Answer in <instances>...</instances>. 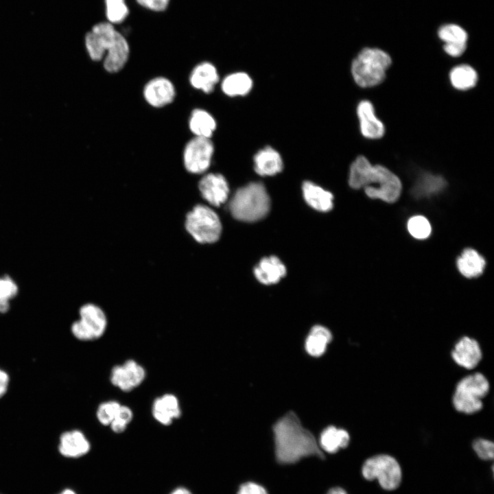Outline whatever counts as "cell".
Returning <instances> with one entry per match:
<instances>
[{"instance_id": "obj_4", "label": "cell", "mask_w": 494, "mask_h": 494, "mask_svg": "<svg viewBox=\"0 0 494 494\" xmlns=\"http://www.w3.org/2000/svg\"><path fill=\"white\" fill-rule=\"evenodd\" d=\"M228 208L232 216L238 220L256 222L268 213L270 197L261 183H250L234 193L228 202Z\"/></svg>"}, {"instance_id": "obj_11", "label": "cell", "mask_w": 494, "mask_h": 494, "mask_svg": "<svg viewBox=\"0 0 494 494\" xmlns=\"http://www.w3.org/2000/svg\"><path fill=\"white\" fill-rule=\"evenodd\" d=\"M201 198L212 207H219L228 199L230 189L226 178L220 173H205L198 183Z\"/></svg>"}, {"instance_id": "obj_15", "label": "cell", "mask_w": 494, "mask_h": 494, "mask_svg": "<svg viewBox=\"0 0 494 494\" xmlns=\"http://www.w3.org/2000/svg\"><path fill=\"white\" fill-rule=\"evenodd\" d=\"M362 134L370 139H378L383 137L385 127L383 122L377 117L374 107L368 100L361 101L357 108Z\"/></svg>"}, {"instance_id": "obj_39", "label": "cell", "mask_w": 494, "mask_h": 494, "mask_svg": "<svg viewBox=\"0 0 494 494\" xmlns=\"http://www.w3.org/2000/svg\"><path fill=\"white\" fill-rule=\"evenodd\" d=\"M325 494H349V493L340 486H333Z\"/></svg>"}, {"instance_id": "obj_30", "label": "cell", "mask_w": 494, "mask_h": 494, "mask_svg": "<svg viewBox=\"0 0 494 494\" xmlns=\"http://www.w3.org/2000/svg\"><path fill=\"white\" fill-rule=\"evenodd\" d=\"M18 292L19 287L10 276L0 277V313L8 312L10 301L16 296Z\"/></svg>"}, {"instance_id": "obj_20", "label": "cell", "mask_w": 494, "mask_h": 494, "mask_svg": "<svg viewBox=\"0 0 494 494\" xmlns=\"http://www.w3.org/2000/svg\"><path fill=\"white\" fill-rule=\"evenodd\" d=\"M254 274L263 284H274L285 276L286 268L277 257L270 256L263 258L255 267Z\"/></svg>"}, {"instance_id": "obj_13", "label": "cell", "mask_w": 494, "mask_h": 494, "mask_svg": "<svg viewBox=\"0 0 494 494\" xmlns=\"http://www.w3.org/2000/svg\"><path fill=\"white\" fill-rule=\"evenodd\" d=\"M144 368L134 360H128L121 365L113 367L111 384L123 392H128L141 385L145 378Z\"/></svg>"}, {"instance_id": "obj_34", "label": "cell", "mask_w": 494, "mask_h": 494, "mask_svg": "<svg viewBox=\"0 0 494 494\" xmlns=\"http://www.w3.org/2000/svg\"><path fill=\"white\" fill-rule=\"evenodd\" d=\"M120 405L116 401H108L99 404L96 412L98 421L104 426H109Z\"/></svg>"}, {"instance_id": "obj_19", "label": "cell", "mask_w": 494, "mask_h": 494, "mask_svg": "<svg viewBox=\"0 0 494 494\" xmlns=\"http://www.w3.org/2000/svg\"><path fill=\"white\" fill-rule=\"evenodd\" d=\"M254 169L261 176H274L283 168V162L279 152L270 146L259 150L253 157Z\"/></svg>"}, {"instance_id": "obj_10", "label": "cell", "mask_w": 494, "mask_h": 494, "mask_svg": "<svg viewBox=\"0 0 494 494\" xmlns=\"http://www.w3.org/2000/svg\"><path fill=\"white\" fill-rule=\"evenodd\" d=\"M214 145L209 138L193 137L185 144L183 163L190 174L201 175L209 169L214 154Z\"/></svg>"}, {"instance_id": "obj_33", "label": "cell", "mask_w": 494, "mask_h": 494, "mask_svg": "<svg viewBox=\"0 0 494 494\" xmlns=\"http://www.w3.org/2000/svg\"><path fill=\"white\" fill-rule=\"evenodd\" d=\"M408 229L412 236L419 239L427 238L431 233L429 221L421 215L411 217L408 222Z\"/></svg>"}, {"instance_id": "obj_3", "label": "cell", "mask_w": 494, "mask_h": 494, "mask_svg": "<svg viewBox=\"0 0 494 494\" xmlns=\"http://www.w3.org/2000/svg\"><path fill=\"white\" fill-rule=\"evenodd\" d=\"M85 46L91 59L103 60L105 71L110 73L119 72L130 56L126 39L109 22L94 25L85 36Z\"/></svg>"}, {"instance_id": "obj_27", "label": "cell", "mask_w": 494, "mask_h": 494, "mask_svg": "<svg viewBox=\"0 0 494 494\" xmlns=\"http://www.w3.org/2000/svg\"><path fill=\"white\" fill-rule=\"evenodd\" d=\"M331 340L332 335L328 329L321 325H315L306 339L305 350L311 356H321Z\"/></svg>"}, {"instance_id": "obj_18", "label": "cell", "mask_w": 494, "mask_h": 494, "mask_svg": "<svg viewBox=\"0 0 494 494\" xmlns=\"http://www.w3.org/2000/svg\"><path fill=\"white\" fill-rule=\"evenodd\" d=\"M152 413L154 419L163 425H170L174 419L181 416V409L176 396L165 394L153 401Z\"/></svg>"}, {"instance_id": "obj_25", "label": "cell", "mask_w": 494, "mask_h": 494, "mask_svg": "<svg viewBox=\"0 0 494 494\" xmlns=\"http://www.w3.org/2000/svg\"><path fill=\"white\" fill-rule=\"evenodd\" d=\"M252 84V80L248 74L235 72L223 78L221 89L228 97L244 96L251 91Z\"/></svg>"}, {"instance_id": "obj_29", "label": "cell", "mask_w": 494, "mask_h": 494, "mask_svg": "<svg viewBox=\"0 0 494 494\" xmlns=\"http://www.w3.org/2000/svg\"><path fill=\"white\" fill-rule=\"evenodd\" d=\"M445 185L446 182L442 176L425 174L418 178L412 193L417 198L429 197L441 191Z\"/></svg>"}, {"instance_id": "obj_21", "label": "cell", "mask_w": 494, "mask_h": 494, "mask_svg": "<svg viewBox=\"0 0 494 494\" xmlns=\"http://www.w3.org/2000/svg\"><path fill=\"white\" fill-rule=\"evenodd\" d=\"M89 449V440L79 430L65 432L60 436L59 451L64 456L78 458L87 454Z\"/></svg>"}, {"instance_id": "obj_31", "label": "cell", "mask_w": 494, "mask_h": 494, "mask_svg": "<svg viewBox=\"0 0 494 494\" xmlns=\"http://www.w3.org/2000/svg\"><path fill=\"white\" fill-rule=\"evenodd\" d=\"M471 449L475 456L483 461H493L494 443L493 440L478 437L472 440Z\"/></svg>"}, {"instance_id": "obj_36", "label": "cell", "mask_w": 494, "mask_h": 494, "mask_svg": "<svg viewBox=\"0 0 494 494\" xmlns=\"http://www.w3.org/2000/svg\"><path fill=\"white\" fill-rule=\"evenodd\" d=\"M236 494H269L266 489L260 484L252 481L242 483Z\"/></svg>"}, {"instance_id": "obj_22", "label": "cell", "mask_w": 494, "mask_h": 494, "mask_svg": "<svg viewBox=\"0 0 494 494\" xmlns=\"http://www.w3.org/2000/svg\"><path fill=\"white\" fill-rule=\"evenodd\" d=\"M351 443V436L344 429L330 425L321 433L318 444L324 451L335 454L346 449Z\"/></svg>"}, {"instance_id": "obj_35", "label": "cell", "mask_w": 494, "mask_h": 494, "mask_svg": "<svg viewBox=\"0 0 494 494\" xmlns=\"http://www.w3.org/2000/svg\"><path fill=\"white\" fill-rule=\"evenodd\" d=\"M132 418V410L128 406L121 405L109 426L113 432L121 434L126 430Z\"/></svg>"}, {"instance_id": "obj_26", "label": "cell", "mask_w": 494, "mask_h": 494, "mask_svg": "<svg viewBox=\"0 0 494 494\" xmlns=\"http://www.w3.org/2000/svg\"><path fill=\"white\" fill-rule=\"evenodd\" d=\"M484 259L472 248L465 249L457 259V267L460 272L467 278L480 275L485 266Z\"/></svg>"}, {"instance_id": "obj_28", "label": "cell", "mask_w": 494, "mask_h": 494, "mask_svg": "<svg viewBox=\"0 0 494 494\" xmlns=\"http://www.w3.org/2000/svg\"><path fill=\"white\" fill-rule=\"evenodd\" d=\"M449 79L451 85L460 91H467L474 87L478 79L476 71L470 65L460 64L450 71Z\"/></svg>"}, {"instance_id": "obj_12", "label": "cell", "mask_w": 494, "mask_h": 494, "mask_svg": "<svg viewBox=\"0 0 494 494\" xmlns=\"http://www.w3.org/2000/svg\"><path fill=\"white\" fill-rule=\"evenodd\" d=\"M143 96L150 106L161 108L174 101L176 89L170 79L165 76H156L145 83L143 89Z\"/></svg>"}, {"instance_id": "obj_7", "label": "cell", "mask_w": 494, "mask_h": 494, "mask_svg": "<svg viewBox=\"0 0 494 494\" xmlns=\"http://www.w3.org/2000/svg\"><path fill=\"white\" fill-rule=\"evenodd\" d=\"M490 385L481 373H475L461 379L452 397L454 408L459 412L472 414L483 407L482 399L488 394Z\"/></svg>"}, {"instance_id": "obj_9", "label": "cell", "mask_w": 494, "mask_h": 494, "mask_svg": "<svg viewBox=\"0 0 494 494\" xmlns=\"http://www.w3.org/2000/svg\"><path fill=\"white\" fill-rule=\"evenodd\" d=\"M79 320L71 325V331L79 340L91 341L100 338L105 333L108 320L104 309L99 305L87 303L79 309Z\"/></svg>"}, {"instance_id": "obj_1", "label": "cell", "mask_w": 494, "mask_h": 494, "mask_svg": "<svg viewBox=\"0 0 494 494\" xmlns=\"http://www.w3.org/2000/svg\"><path fill=\"white\" fill-rule=\"evenodd\" d=\"M272 432L278 463L290 465L309 457L325 458L314 434L302 425L294 412L290 411L279 419L273 425Z\"/></svg>"}, {"instance_id": "obj_2", "label": "cell", "mask_w": 494, "mask_h": 494, "mask_svg": "<svg viewBox=\"0 0 494 494\" xmlns=\"http://www.w3.org/2000/svg\"><path fill=\"white\" fill-rule=\"evenodd\" d=\"M349 184L355 189L364 188L370 198L388 203L397 200L402 189L397 176L384 166L373 165L364 156L357 157L351 165Z\"/></svg>"}, {"instance_id": "obj_23", "label": "cell", "mask_w": 494, "mask_h": 494, "mask_svg": "<svg viewBox=\"0 0 494 494\" xmlns=\"http://www.w3.org/2000/svg\"><path fill=\"white\" fill-rule=\"evenodd\" d=\"M302 191L305 200L314 209L327 212L333 208V194L314 183L305 181Z\"/></svg>"}, {"instance_id": "obj_38", "label": "cell", "mask_w": 494, "mask_h": 494, "mask_svg": "<svg viewBox=\"0 0 494 494\" xmlns=\"http://www.w3.org/2000/svg\"><path fill=\"white\" fill-rule=\"evenodd\" d=\"M9 376L8 373L0 368V398L7 392L9 384Z\"/></svg>"}, {"instance_id": "obj_17", "label": "cell", "mask_w": 494, "mask_h": 494, "mask_svg": "<svg viewBox=\"0 0 494 494\" xmlns=\"http://www.w3.org/2000/svg\"><path fill=\"white\" fill-rule=\"evenodd\" d=\"M220 80L216 67L209 62L196 65L189 75V82L195 89L209 94L213 91Z\"/></svg>"}, {"instance_id": "obj_5", "label": "cell", "mask_w": 494, "mask_h": 494, "mask_svg": "<svg viewBox=\"0 0 494 494\" xmlns=\"http://www.w3.org/2000/svg\"><path fill=\"white\" fill-rule=\"evenodd\" d=\"M183 226L189 236L199 244H212L221 236L222 225L217 213L209 206L198 203L185 215Z\"/></svg>"}, {"instance_id": "obj_41", "label": "cell", "mask_w": 494, "mask_h": 494, "mask_svg": "<svg viewBox=\"0 0 494 494\" xmlns=\"http://www.w3.org/2000/svg\"><path fill=\"white\" fill-rule=\"evenodd\" d=\"M61 494H75L73 491L70 489L64 490Z\"/></svg>"}, {"instance_id": "obj_8", "label": "cell", "mask_w": 494, "mask_h": 494, "mask_svg": "<svg viewBox=\"0 0 494 494\" xmlns=\"http://www.w3.org/2000/svg\"><path fill=\"white\" fill-rule=\"evenodd\" d=\"M362 477L367 481L377 480L381 489L393 491L402 480V470L398 460L388 454H376L367 458L361 468Z\"/></svg>"}, {"instance_id": "obj_24", "label": "cell", "mask_w": 494, "mask_h": 494, "mask_svg": "<svg viewBox=\"0 0 494 494\" xmlns=\"http://www.w3.org/2000/svg\"><path fill=\"white\" fill-rule=\"evenodd\" d=\"M188 127L193 137L211 139L216 129L217 123L209 111L197 108L191 112Z\"/></svg>"}, {"instance_id": "obj_37", "label": "cell", "mask_w": 494, "mask_h": 494, "mask_svg": "<svg viewBox=\"0 0 494 494\" xmlns=\"http://www.w3.org/2000/svg\"><path fill=\"white\" fill-rule=\"evenodd\" d=\"M137 1L141 5L154 11H163L169 3V0H137Z\"/></svg>"}, {"instance_id": "obj_14", "label": "cell", "mask_w": 494, "mask_h": 494, "mask_svg": "<svg viewBox=\"0 0 494 494\" xmlns=\"http://www.w3.org/2000/svg\"><path fill=\"white\" fill-rule=\"evenodd\" d=\"M451 357L458 366L473 369L481 361L482 353L476 340L463 336L456 343L451 351Z\"/></svg>"}, {"instance_id": "obj_16", "label": "cell", "mask_w": 494, "mask_h": 494, "mask_svg": "<svg viewBox=\"0 0 494 494\" xmlns=\"http://www.w3.org/2000/svg\"><path fill=\"white\" fill-rule=\"evenodd\" d=\"M438 36L444 42L443 49L452 57L461 56L467 49V32L456 24H447L438 30Z\"/></svg>"}, {"instance_id": "obj_32", "label": "cell", "mask_w": 494, "mask_h": 494, "mask_svg": "<svg viewBox=\"0 0 494 494\" xmlns=\"http://www.w3.org/2000/svg\"><path fill=\"white\" fill-rule=\"evenodd\" d=\"M106 16L110 23L123 21L128 15V9L124 0H106Z\"/></svg>"}, {"instance_id": "obj_6", "label": "cell", "mask_w": 494, "mask_h": 494, "mask_svg": "<svg viewBox=\"0 0 494 494\" xmlns=\"http://www.w3.org/2000/svg\"><path fill=\"white\" fill-rule=\"evenodd\" d=\"M392 62L390 56L378 48H364L353 60L351 74L355 82L363 88L381 83Z\"/></svg>"}, {"instance_id": "obj_40", "label": "cell", "mask_w": 494, "mask_h": 494, "mask_svg": "<svg viewBox=\"0 0 494 494\" xmlns=\"http://www.w3.org/2000/svg\"><path fill=\"white\" fill-rule=\"evenodd\" d=\"M171 494H191V493L186 489L178 488L174 490Z\"/></svg>"}]
</instances>
